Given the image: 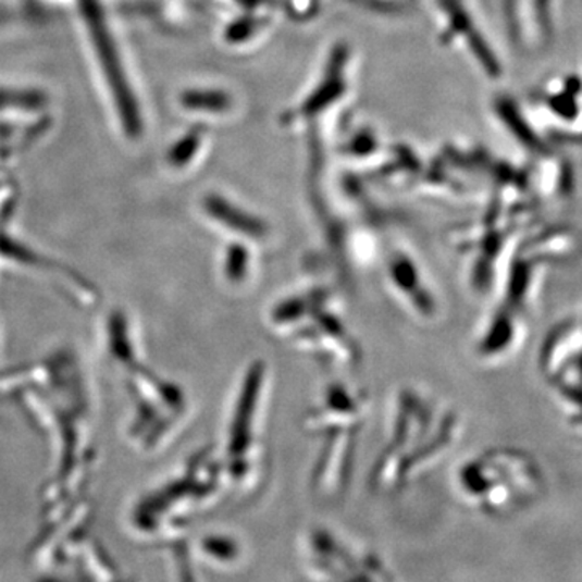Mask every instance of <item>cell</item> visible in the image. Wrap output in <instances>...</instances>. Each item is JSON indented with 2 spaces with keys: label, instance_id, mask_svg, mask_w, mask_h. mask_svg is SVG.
Instances as JSON below:
<instances>
[{
  "label": "cell",
  "instance_id": "obj_1",
  "mask_svg": "<svg viewBox=\"0 0 582 582\" xmlns=\"http://www.w3.org/2000/svg\"><path fill=\"white\" fill-rule=\"evenodd\" d=\"M542 366L557 394L582 409V315L561 322L542 348Z\"/></svg>",
  "mask_w": 582,
  "mask_h": 582
},
{
  "label": "cell",
  "instance_id": "obj_2",
  "mask_svg": "<svg viewBox=\"0 0 582 582\" xmlns=\"http://www.w3.org/2000/svg\"><path fill=\"white\" fill-rule=\"evenodd\" d=\"M83 16L86 25L92 36L96 51L104 66L106 76H108L109 86L119 108L120 119L129 136H138L141 133V116H139L138 104L132 88L126 82L125 72L122 69V62L116 52L114 38L109 32L108 22L102 13L101 3L98 0H79Z\"/></svg>",
  "mask_w": 582,
  "mask_h": 582
},
{
  "label": "cell",
  "instance_id": "obj_3",
  "mask_svg": "<svg viewBox=\"0 0 582 582\" xmlns=\"http://www.w3.org/2000/svg\"><path fill=\"white\" fill-rule=\"evenodd\" d=\"M48 102L42 92L36 91H9L0 89V109H41Z\"/></svg>",
  "mask_w": 582,
  "mask_h": 582
},
{
  "label": "cell",
  "instance_id": "obj_4",
  "mask_svg": "<svg viewBox=\"0 0 582 582\" xmlns=\"http://www.w3.org/2000/svg\"><path fill=\"white\" fill-rule=\"evenodd\" d=\"M573 425H577V428L582 429V411L578 412L577 416L573 418Z\"/></svg>",
  "mask_w": 582,
  "mask_h": 582
}]
</instances>
